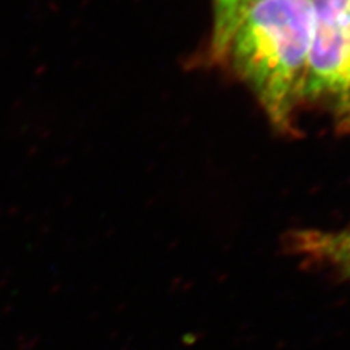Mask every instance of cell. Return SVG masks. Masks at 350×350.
I'll return each mask as SVG.
<instances>
[{
	"label": "cell",
	"mask_w": 350,
	"mask_h": 350,
	"mask_svg": "<svg viewBox=\"0 0 350 350\" xmlns=\"http://www.w3.org/2000/svg\"><path fill=\"white\" fill-rule=\"evenodd\" d=\"M314 18L312 0H256L228 44L225 59L279 129L304 101Z\"/></svg>",
	"instance_id": "6da1fadb"
},
{
	"label": "cell",
	"mask_w": 350,
	"mask_h": 350,
	"mask_svg": "<svg viewBox=\"0 0 350 350\" xmlns=\"http://www.w3.org/2000/svg\"><path fill=\"white\" fill-rule=\"evenodd\" d=\"M314 32L304 100L330 107L350 127V14L347 0H312Z\"/></svg>",
	"instance_id": "7a4b0ae2"
},
{
	"label": "cell",
	"mask_w": 350,
	"mask_h": 350,
	"mask_svg": "<svg viewBox=\"0 0 350 350\" xmlns=\"http://www.w3.org/2000/svg\"><path fill=\"white\" fill-rule=\"evenodd\" d=\"M299 254L336 269L350 279V228L342 231H302L293 235Z\"/></svg>",
	"instance_id": "3957f363"
},
{
	"label": "cell",
	"mask_w": 350,
	"mask_h": 350,
	"mask_svg": "<svg viewBox=\"0 0 350 350\" xmlns=\"http://www.w3.org/2000/svg\"><path fill=\"white\" fill-rule=\"evenodd\" d=\"M254 2L256 0H213V59L225 60L228 44L231 41L235 28Z\"/></svg>",
	"instance_id": "277c9868"
},
{
	"label": "cell",
	"mask_w": 350,
	"mask_h": 350,
	"mask_svg": "<svg viewBox=\"0 0 350 350\" xmlns=\"http://www.w3.org/2000/svg\"><path fill=\"white\" fill-rule=\"evenodd\" d=\"M347 9H349V14H350V0H347Z\"/></svg>",
	"instance_id": "5b68a950"
}]
</instances>
